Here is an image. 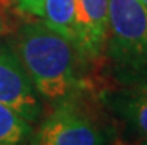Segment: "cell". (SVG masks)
<instances>
[{
  "mask_svg": "<svg viewBox=\"0 0 147 145\" xmlns=\"http://www.w3.org/2000/svg\"><path fill=\"white\" fill-rule=\"evenodd\" d=\"M107 15L109 77L122 88L147 86V7L140 0H109Z\"/></svg>",
  "mask_w": 147,
  "mask_h": 145,
  "instance_id": "2",
  "label": "cell"
},
{
  "mask_svg": "<svg viewBox=\"0 0 147 145\" xmlns=\"http://www.w3.org/2000/svg\"><path fill=\"white\" fill-rule=\"evenodd\" d=\"M140 2H141V3H143V5L147 7V0H140Z\"/></svg>",
  "mask_w": 147,
  "mask_h": 145,
  "instance_id": "11",
  "label": "cell"
},
{
  "mask_svg": "<svg viewBox=\"0 0 147 145\" xmlns=\"http://www.w3.org/2000/svg\"><path fill=\"white\" fill-rule=\"evenodd\" d=\"M33 126L15 113L0 104V145H30Z\"/></svg>",
  "mask_w": 147,
  "mask_h": 145,
  "instance_id": "8",
  "label": "cell"
},
{
  "mask_svg": "<svg viewBox=\"0 0 147 145\" xmlns=\"http://www.w3.org/2000/svg\"><path fill=\"white\" fill-rule=\"evenodd\" d=\"M141 145H147V141H144V142H141Z\"/></svg>",
  "mask_w": 147,
  "mask_h": 145,
  "instance_id": "12",
  "label": "cell"
},
{
  "mask_svg": "<svg viewBox=\"0 0 147 145\" xmlns=\"http://www.w3.org/2000/svg\"><path fill=\"white\" fill-rule=\"evenodd\" d=\"M79 41L77 49L88 64L102 61L107 40L109 0H76Z\"/></svg>",
  "mask_w": 147,
  "mask_h": 145,
  "instance_id": "5",
  "label": "cell"
},
{
  "mask_svg": "<svg viewBox=\"0 0 147 145\" xmlns=\"http://www.w3.org/2000/svg\"><path fill=\"white\" fill-rule=\"evenodd\" d=\"M6 31V24H5V19L0 16V34H3Z\"/></svg>",
  "mask_w": 147,
  "mask_h": 145,
  "instance_id": "10",
  "label": "cell"
},
{
  "mask_svg": "<svg viewBox=\"0 0 147 145\" xmlns=\"http://www.w3.org/2000/svg\"><path fill=\"white\" fill-rule=\"evenodd\" d=\"M12 2L20 12H22L25 15H30V16L42 18L45 0H12Z\"/></svg>",
  "mask_w": 147,
  "mask_h": 145,
  "instance_id": "9",
  "label": "cell"
},
{
  "mask_svg": "<svg viewBox=\"0 0 147 145\" xmlns=\"http://www.w3.org/2000/svg\"><path fill=\"white\" fill-rule=\"evenodd\" d=\"M0 104L18 113L31 126L45 111V102L7 41H0Z\"/></svg>",
  "mask_w": 147,
  "mask_h": 145,
  "instance_id": "4",
  "label": "cell"
},
{
  "mask_svg": "<svg viewBox=\"0 0 147 145\" xmlns=\"http://www.w3.org/2000/svg\"><path fill=\"white\" fill-rule=\"evenodd\" d=\"M6 41L45 104L52 107L91 90L85 73L89 64L74 43L51 30L45 22H24Z\"/></svg>",
  "mask_w": 147,
  "mask_h": 145,
  "instance_id": "1",
  "label": "cell"
},
{
  "mask_svg": "<svg viewBox=\"0 0 147 145\" xmlns=\"http://www.w3.org/2000/svg\"><path fill=\"white\" fill-rule=\"evenodd\" d=\"M42 19L51 30L68 39L77 47L79 22L76 0H45Z\"/></svg>",
  "mask_w": 147,
  "mask_h": 145,
  "instance_id": "7",
  "label": "cell"
},
{
  "mask_svg": "<svg viewBox=\"0 0 147 145\" xmlns=\"http://www.w3.org/2000/svg\"><path fill=\"white\" fill-rule=\"evenodd\" d=\"M110 138V124L83 92L51 107L33 126L30 145H109Z\"/></svg>",
  "mask_w": 147,
  "mask_h": 145,
  "instance_id": "3",
  "label": "cell"
},
{
  "mask_svg": "<svg viewBox=\"0 0 147 145\" xmlns=\"http://www.w3.org/2000/svg\"><path fill=\"white\" fill-rule=\"evenodd\" d=\"M101 99L134 138L147 141V86L107 92Z\"/></svg>",
  "mask_w": 147,
  "mask_h": 145,
  "instance_id": "6",
  "label": "cell"
}]
</instances>
